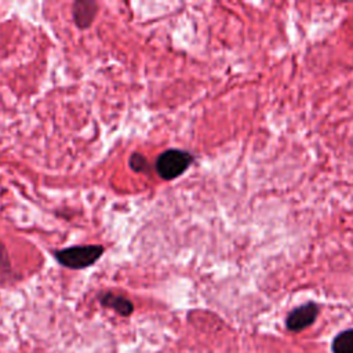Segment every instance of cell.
<instances>
[{"label":"cell","mask_w":353,"mask_h":353,"mask_svg":"<svg viewBox=\"0 0 353 353\" xmlns=\"http://www.w3.org/2000/svg\"><path fill=\"white\" fill-rule=\"evenodd\" d=\"M103 254V247L99 244L73 245L54 252L55 259L65 268L79 270L92 266Z\"/></svg>","instance_id":"obj_1"},{"label":"cell","mask_w":353,"mask_h":353,"mask_svg":"<svg viewBox=\"0 0 353 353\" xmlns=\"http://www.w3.org/2000/svg\"><path fill=\"white\" fill-rule=\"evenodd\" d=\"M194 157L192 153L182 149H168L160 153L156 159L154 168L157 175L164 181H171L181 176L192 164Z\"/></svg>","instance_id":"obj_2"},{"label":"cell","mask_w":353,"mask_h":353,"mask_svg":"<svg viewBox=\"0 0 353 353\" xmlns=\"http://www.w3.org/2000/svg\"><path fill=\"white\" fill-rule=\"evenodd\" d=\"M317 313H319V307L316 303L309 302V303L301 305L295 307L292 312H290V314L287 316V320H285L287 328L291 331H302L316 320Z\"/></svg>","instance_id":"obj_3"},{"label":"cell","mask_w":353,"mask_h":353,"mask_svg":"<svg viewBox=\"0 0 353 353\" xmlns=\"http://www.w3.org/2000/svg\"><path fill=\"white\" fill-rule=\"evenodd\" d=\"M98 11V4L95 1H88V0H80V1H74L73 3V19L74 23L80 28V29H85L88 28Z\"/></svg>","instance_id":"obj_4"},{"label":"cell","mask_w":353,"mask_h":353,"mask_svg":"<svg viewBox=\"0 0 353 353\" xmlns=\"http://www.w3.org/2000/svg\"><path fill=\"white\" fill-rule=\"evenodd\" d=\"M99 302L102 306L105 307H110L113 310H116L119 314L121 316H130L134 310V305L132 302L123 296V295H117L113 292H105L99 296Z\"/></svg>","instance_id":"obj_5"},{"label":"cell","mask_w":353,"mask_h":353,"mask_svg":"<svg viewBox=\"0 0 353 353\" xmlns=\"http://www.w3.org/2000/svg\"><path fill=\"white\" fill-rule=\"evenodd\" d=\"M334 353H353V330H346L336 335L332 342Z\"/></svg>","instance_id":"obj_6"},{"label":"cell","mask_w":353,"mask_h":353,"mask_svg":"<svg viewBox=\"0 0 353 353\" xmlns=\"http://www.w3.org/2000/svg\"><path fill=\"white\" fill-rule=\"evenodd\" d=\"M128 164H130L131 170H134L135 172H148V170H149V163H148L146 157L141 153H132L130 156Z\"/></svg>","instance_id":"obj_7"},{"label":"cell","mask_w":353,"mask_h":353,"mask_svg":"<svg viewBox=\"0 0 353 353\" xmlns=\"http://www.w3.org/2000/svg\"><path fill=\"white\" fill-rule=\"evenodd\" d=\"M10 270V262H8V255L7 250L4 245L0 243V274H4L6 272Z\"/></svg>","instance_id":"obj_8"}]
</instances>
